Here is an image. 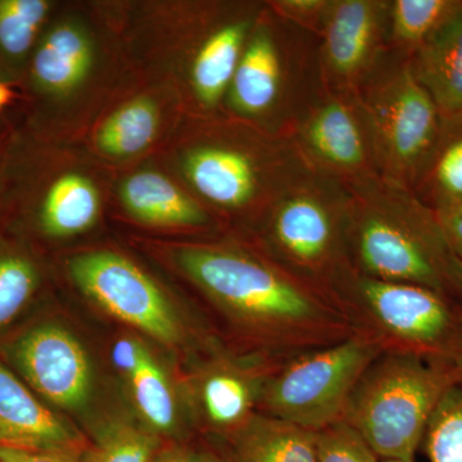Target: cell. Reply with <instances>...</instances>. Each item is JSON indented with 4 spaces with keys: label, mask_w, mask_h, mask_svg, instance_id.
<instances>
[{
    "label": "cell",
    "mask_w": 462,
    "mask_h": 462,
    "mask_svg": "<svg viewBox=\"0 0 462 462\" xmlns=\"http://www.w3.org/2000/svg\"><path fill=\"white\" fill-rule=\"evenodd\" d=\"M176 263L227 319L275 356L321 348L356 331L329 291L245 252L187 245L176 252Z\"/></svg>",
    "instance_id": "6da1fadb"
},
{
    "label": "cell",
    "mask_w": 462,
    "mask_h": 462,
    "mask_svg": "<svg viewBox=\"0 0 462 462\" xmlns=\"http://www.w3.org/2000/svg\"><path fill=\"white\" fill-rule=\"evenodd\" d=\"M329 293L355 329L370 337L383 354L454 366L462 346V305L452 298L356 272L334 279Z\"/></svg>",
    "instance_id": "7a4b0ae2"
},
{
    "label": "cell",
    "mask_w": 462,
    "mask_h": 462,
    "mask_svg": "<svg viewBox=\"0 0 462 462\" xmlns=\"http://www.w3.org/2000/svg\"><path fill=\"white\" fill-rule=\"evenodd\" d=\"M455 385L454 366L382 354L356 385L342 421L380 460H415L431 415Z\"/></svg>",
    "instance_id": "3957f363"
},
{
    "label": "cell",
    "mask_w": 462,
    "mask_h": 462,
    "mask_svg": "<svg viewBox=\"0 0 462 462\" xmlns=\"http://www.w3.org/2000/svg\"><path fill=\"white\" fill-rule=\"evenodd\" d=\"M346 247L356 273L379 281L431 289L462 305L461 260L434 209L415 199L367 207L346 221Z\"/></svg>",
    "instance_id": "277c9868"
},
{
    "label": "cell",
    "mask_w": 462,
    "mask_h": 462,
    "mask_svg": "<svg viewBox=\"0 0 462 462\" xmlns=\"http://www.w3.org/2000/svg\"><path fill=\"white\" fill-rule=\"evenodd\" d=\"M366 334L282 360L264 384V415L315 431L343 420L349 398L365 372L382 355Z\"/></svg>",
    "instance_id": "5b68a950"
},
{
    "label": "cell",
    "mask_w": 462,
    "mask_h": 462,
    "mask_svg": "<svg viewBox=\"0 0 462 462\" xmlns=\"http://www.w3.org/2000/svg\"><path fill=\"white\" fill-rule=\"evenodd\" d=\"M79 289L107 314L163 345L181 342L184 330L172 303L157 282L121 254L88 252L69 263Z\"/></svg>",
    "instance_id": "8992f818"
},
{
    "label": "cell",
    "mask_w": 462,
    "mask_h": 462,
    "mask_svg": "<svg viewBox=\"0 0 462 462\" xmlns=\"http://www.w3.org/2000/svg\"><path fill=\"white\" fill-rule=\"evenodd\" d=\"M372 111L379 147L393 171L410 179L419 175L436 157L445 127L411 69L380 90Z\"/></svg>",
    "instance_id": "52a82bcc"
},
{
    "label": "cell",
    "mask_w": 462,
    "mask_h": 462,
    "mask_svg": "<svg viewBox=\"0 0 462 462\" xmlns=\"http://www.w3.org/2000/svg\"><path fill=\"white\" fill-rule=\"evenodd\" d=\"M12 361L35 393L62 410L81 409L93 391V366L84 346L57 324L36 325L12 346Z\"/></svg>",
    "instance_id": "ba28073f"
},
{
    "label": "cell",
    "mask_w": 462,
    "mask_h": 462,
    "mask_svg": "<svg viewBox=\"0 0 462 462\" xmlns=\"http://www.w3.org/2000/svg\"><path fill=\"white\" fill-rule=\"evenodd\" d=\"M346 224L329 207L310 194H297L273 214L272 238L289 264L302 275H333L346 247Z\"/></svg>",
    "instance_id": "9c48e42d"
},
{
    "label": "cell",
    "mask_w": 462,
    "mask_h": 462,
    "mask_svg": "<svg viewBox=\"0 0 462 462\" xmlns=\"http://www.w3.org/2000/svg\"><path fill=\"white\" fill-rule=\"evenodd\" d=\"M282 361L239 363L221 358L207 365L197 383V400L209 428L229 438L242 430L256 415L264 384Z\"/></svg>",
    "instance_id": "30bf717a"
},
{
    "label": "cell",
    "mask_w": 462,
    "mask_h": 462,
    "mask_svg": "<svg viewBox=\"0 0 462 462\" xmlns=\"http://www.w3.org/2000/svg\"><path fill=\"white\" fill-rule=\"evenodd\" d=\"M0 447L81 454L83 438L0 364Z\"/></svg>",
    "instance_id": "8fae6325"
},
{
    "label": "cell",
    "mask_w": 462,
    "mask_h": 462,
    "mask_svg": "<svg viewBox=\"0 0 462 462\" xmlns=\"http://www.w3.org/2000/svg\"><path fill=\"white\" fill-rule=\"evenodd\" d=\"M415 53L413 75L436 103L443 127L462 129V3Z\"/></svg>",
    "instance_id": "7c38bea8"
},
{
    "label": "cell",
    "mask_w": 462,
    "mask_h": 462,
    "mask_svg": "<svg viewBox=\"0 0 462 462\" xmlns=\"http://www.w3.org/2000/svg\"><path fill=\"white\" fill-rule=\"evenodd\" d=\"M94 50L81 27L60 23L42 32L27 74L42 96H69L84 83L93 67Z\"/></svg>",
    "instance_id": "4fadbf2b"
},
{
    "label": "cell",
    "mask_w": 462,
    "mask_h": 462,
    "mask_svg": "<svg viewBox=\"0 0 462 462\" xmlns=\"http://www.w3.org/2000/svg\"><path fill=\"white\" fill-rule=\"evenodd\" d=\"M112 361L127 380L136 411L147 430L169 434L178 427V403L171 384L141 340L123 338L112 348Z\"/></svg>",
    "instance_id": "5bb4252c"
},
{
    "label": "cell",
    "mask_w": 462,
    "mask_h": 462,
    "mask_svg": "<svg viewBox=\"0 0 462 462\" xmlns=\"http://www.w3.org/2000/svg\"><path fill=\"white\" fill-rule=\"evenodd\" d=\"M382 8L369 0H343L328 8L325 53L337 75L352 78L369 63L378 41Z\"/></svg>",
    "instance_id": "9a60e30c"
},
{
    "label": "cell",
    "mask_w": 462,
    "mask_h": 462,
    "mask_svg": "<svg viewBox=\"0 0 462 462\" xmlns=\"http://www.w3.org/2000/svg\"><path fill=\"white\" fill-rule=\"evenodd\" d=\"M185 172L193 187L218 206L238 208L256 194L257 167L236 149L203 147L185 160Z\"/></svg>",
    "instance_id": "2e32d148"
},
{
    "label": "cell",
    "mask_w": 462,
    "mask_h": 462,
    "mask_svg": "<svg viewBox=\"0 0 462 462\" xmlns=\"http://www.w3.org/2000/svg\"><path fill=\"white\" fill-rule=\"evenodd\" d=\"M234 462H318V431L256 413L230 437Z\"/></svg>",
    "instance_id": "e0dca14e"
},
{
    "label": "cell",
    "mask_w": 462,
    "mask_h": 462,
    "mask_svg": "<svg viewBox=\"0 0 462 462\" xmlns=\"http://www.w3.org/2000/svg\"><path fill=\"white\" fill-rule=\"evenodd\" d=\"M125 207L134 217L160 226H199L206 223L202 209L161 173L143 171L125 180Z\"/></svg>",
    "instance_id": "ac0fdd59"
},
{
    "label": "cell",
    "mask_w": 462,
    "mask_h": 462,
    "mask_svg": "<svg viewBox=\"0 0 462 462\" xmlns=\"http://www.w3.org/2000/svg\"><path fill=\"white\" fill-rule=\"evenodd\" d=\"M98 214L96 187L84 176L66 173L42 194L38 207L39 229L51 238H69L90 229Z\"/></svg>",
    "instance_id": "d6986e66"
},
{
    "label": "cell",
    "mask_w": 462,
    "mask_h": 462,
    "mask_svg": "<svg viewBox=\"0 0 462 462\" xmlns=\"http://www.w3.org/2000/svg\"><path fill=\"white\" fill-rule=\"evenodd\" d=\"M281 81L278 50L267 33H258L240 58L230 85L231 102L243 114H263L278 98Z\"/></svg>",
    "instance_id": "ffe728a7"
},
{
    "label": "cell",
    "mask_w": 462,
    "mask_h": 462,
    "mask_svg": "<svg viewBox=\"0 0 462 462\" xmlns=\"http://www.w3.org/2000/svg\"><path fill=\"white\" fill-rule=\"evenodd\" d=\"M307 142L328 165L356 170L366 157L363 130L351 109L340 102L319 108L307 126Z\"/></svg>",
    "instance_id": "44dd1931"
},
{
    "label": "cell",
    "mask_w": 462,
    "mask_h": 462,
    "mask_svg": "<svg viewBox=\"0 0 462 462\" xmlns=\"http://www.w3.org/2000/svg\"><path fill=\"white\" fill-rule=\"evenodd\" d=\"M247 30L245 23H230L212 33L197 54L191 81L205 105H216L229 89L242 58Z\"/></svg>",
    "instance_id": "7402d4cb"
},
{
    "label": "cell",
    "mask_w": 462,
    "mask_h": 462,
    "mask_svg": "<svg viewBox=\"0 0 462 462\" xmlns=\"http://www.w3.org/2000/svg\"><path fill=\"white\" fill-rule=\"evenodd\" d=\"M51 9L47 0H0V71H27Z\"/></svg>",
    "instance_id": "603a6c76"
},
{
    "label": "cell",
    "mask_w": 462,
    "mask_h": 462,
    "mask_svg": "<svg viewBox=\"0 0 462 462\" xmlns=\"http://www.w3.org/2000/svg\"><path fill=\"white\" fill-rule=\"evenodd\" d=\"M158 124L160 115L152 100H133L105 121L97 134V144L109 156H134L153 143Z\"/></svg>",
    "instance_id": "cb8c5ba5"
},
{
    "label": "cell",
    "mask_w": 462,
    "mask_h": 462,
    "mask_svg": "<svg viewBox=\"0 0 462 462\" xmlns=\"http://www.w3.org/2000/svg\"><path fill=\"white\" fill-rule=\"evenodd\" d=\"M41 284V273L23 249L0 245V330L16 320Z\"/></svg>",
    "instance_id": "d4e9b609"
},
{
    "label": "cell",
    "mask_w": 462,
    "mask_h": 462,
    "mask_svg": "<svg viewBox=\"0 0 462 462\" xmlns=\"http://www.w3.org/2000/svg\"><path fill=\"white\" fill-rule=\"evenodd\" d=\"M161 449L157 434L129 422H112L97 436L84 462H153Z\"/></svg>",
    "instance_id": "484cf974"
},
{
    "label": "cell",
    "mask_w": 462,
    "mask_h": 462,
    "mask_svg": "<svg viewBox=\"0 0 462 462\" xmlns=\"http://www.w3.org/2000/svg\"><path fill=\"white\" fill-rule=\"evenodd\" d=\"M460 5L452 0H397L392 11L394 38L418 51Z\"/></svg>",
    "instance_id": "4316f807"
},
{
    "label": "cell",
    "mask_w": 462,
    "mask_h": 462,
    "mask_svg": "<svg viewBox=\"0 0 462 462\" xmlns=\"http://www.w3.org/2000/svg\"><path fill=\"white\" fill-rule=\"evenodd\" d=\"M421 446L430 462H462V389L458 385L440 400Z\"/></svg>",
    "instance_id": "83f0119b"
},
{
    "label": "cell",
    "mask_w": 462,
    "mask_h": 462,
    "mask_svg": "<svg viewBox=\"0 0 462 462\" xmlns=\"http://www.w3.org/2000/svg\"><path fill=\"white\" fill-rule=\"evenodd\" d=\"M318 462H380L354 430L340 421L318 431Z\"/></svg>",
    "instance_id": "f1b7e54d"
},
{
    "label": "cell",
    "mask_w": 462,
    "mask_h": 462,
    "mask_svg": "<svg viewBox=\"0 0 462 462\" xmlns=\"http://www.w3.org/2000/svg\"><path fill=\"white\" fill-rule=\"evenodd\" d=\"M457 135L436 154L433 178L436 184L437 203L462 200V129Z\"/></svg>",
    "instance_id": "f546056e"
},
{
    "label": "cell",
    "mask_w": 462,
    "mask_h": 462,
    "mask_svg": "<svg viewBox=\"0 0 462 462\" xmlns=\"http://www.w3.org/2000/svg\"><path fill=\"white\" fill-rule=\"evenodd\" d=\"M434 214L455 254L462 260V200L436 205Z\"/></svg>",
    "instance_id": "4dcf8cb0"
},
{
    "label": "cell",
    "mask_w": 462,
    "mask_h": 462,
    "mask_svg": "<svg viewBox=\"0 0 462 462\" xmlns=\"http://www.w3.org/2000/svg\"><path fill=\"white\" fill-rule=\"evenodd\" d=\"M0 462H84L81 454L62 449H23L0 447Z\"/></svg>",
    "instance_id": "1f68e13d"
},
{
    "label": "cell",
    "mask_w": 462,
    "mask_h": 462,
    "mask_svg": "<svg viewBox=\"0 0 462 462\" xmlns=\"http://www.w3.org/2000/svg\"><path fill=\"white\" fill-rule=\"evenodd\" d=\"M153 462H202L200 452L193 451L187 447L171 446L161 448Z\"/></svg>",
    "instance_id": "d6a6232c"
},
{
    "label": "cell",
    "mask_w": 462,
    "mask_h": 462,
    "mask_svg": "<svg viewBox=\"0 0 462 462\" xmlns=\"http://www.w3.org/2000/svg\"><path fill=\"white\" fill-rule=\"evenodd\" d=\"M282 5H284L282 7L294 16L314 14L319 9L328 7V3L320 2V0H289V2H284Z\"/></svg>",
    "instance_id": "836d02e7"
},
{
    "label": "cell",
    "mask_w": 462,
    "mask_h": 462,
    "mask_svg": "<svg viewBox=\"0 0 462 462\" xmlns=\"http://www.w3.org/2000/svg\"><path fill=\"white\" fill-rule=\"evenodd\" d=\"M12 98H14V94L9 89L8 84L0 81V109L5 108L11 102Z\"/></svg>",
    "instance_id": "e575fe53"
},
{
    "label": "cell",
    "mask_w": 462,
    "mask_h": 462,
    "mask_svg": "<svg viewBox=\"0 0 462 462\" xmlns=\"http://www.w3.org/2000/svg\"><path fill=\"white\" fill-rule=\"evenodd\" d=\"M200 458H202V462H234L230 458L215 454V452H200Z\"/></svg>",
    "instance_id": "d590c367"
},
{
    "label": "cell",
    "mask_w": 462,
    "mask_h": 462,
    "mask_svg": "<svg viewBox=\"0 0 462 462\" xmlns=\"http://www.w3.org/2000/svg\"><path fill=\"white\" fill-rule=\"evenodd\" d=\"M454 369L456 373V378H457V385L462 389V346L460 352H458L457 357H456Z\"/></svg>",
    "instance_id": "8d00e7d4"
},
{
    "label": "cell",
    "mask_w": 462,
    "mask_h": 462,
    "mask_svg": "<svg viewBox=\"0 0 462 462\" xmlns=\"http://www.w3.org/2000/svg\"><path fill=\"white\" fill-rule=\"evenodd\" d=\"M380 462H415V460H400V458H387V460H380Z\"/></svg>",
    "instance_id": "74e56055"
},
{
    "label": "cell",
    "mask_w": 462,
    "mask_h": 462,
    "mask_svg": "<svg viewBox=\"0 0 462 462\" xmlns=\"http://www.w3.org/2000/svg\"><path fill=\"white\" fill-rule=\"evenodd\" d=\"M461 270H462V260H461Z\"/></svg>",
    "instance_id": "f35d334b"
}]
</instances>
